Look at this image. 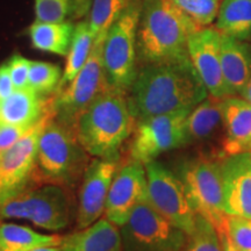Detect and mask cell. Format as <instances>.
Returning a JSON list of instances; mask_svg holds the SVG:
<instances>
[{"mask_svg": "<svg viewBox=\"0 0 251 251\" xmlns=\"http://www.w3.org/2000/svg\"><path fill=\"white\" fill-rule=\"evenodd\" d=\"M209 96L190 57L149 63L137 70L128 92L136 121L185 109H193Z\"/></svg>", "mask_w": 251, "mask_h": 251, "instance_id": "obj_1", "label": "cell"}, {"mask_svg": "<svg viewBox=\"0 0 251 251\" xmlns=\"http://www.w3.org/2000/svg\"><path fill=\"white\" fill-rule=\"evenodd\" d=\"M135 126L128 94L108 87L84 109L75 130L90 156L120 161L122 146L131 137Z\"/></svg>", "mask_w": 251, "mask_h": 251, "instance_id": "obj_2", "label": "cell"}, {"mask_svg": "<svg viewBox=\"0 0 251 251\" xmlns=\"http://www.w3.org/2000/svg\"><path fill=\"white\" fill-rule=\"evenodd\" d=\"M200 26L172 0H143L136 35L143 64L190 57L187 43Z\"/></svg>", "mask_w": 251, "mask_h": 251, "instance_id": "obj_3", "label": "cell"}, {"mask_svg": "<svg viewBox=\"0 0 251 251\" xmlns=\"http://www.w3.org/2000/svg\"><path fill=\"white\" fill-rule=\"evenodd\" d=\"M90 162L76 130L52 117L40 137L29 186L52 184L72 188L81 180Z\"/></svg>", "mask_w": 251, "mask_h": 251, "instance_id": "obj_4", "label": "cell"}, {"mask_svg": "<svg viewBox=\"0 0 251 251\" xmlns=\"http://www.w3.org/2000/svg\"><path fill=\"white\" fill-rule=\"evenodd\" d=\"M75 214L71 188L46 184L28 186L0 202V218L27 220L36 227L57 231L70 225Z\"/></svg>", "mask_w": 251, "mask_h": 251, "instance_id": "obj_5", "label": "cell"}, {"mask_svg": "<svg viewBox=\"0 0 251 251\" xmlns=\"http://www.w3.org/2000/svg\"><path fill=\"white\" fill-rule=\"evenodd\" d=\"M222 157L200 155L181 163L178 177L197 215L208 220L219 233L222 230L227 214L225 212Z\"/></svg>", "mask_w": 251, "mask_h": 251, "instance_id": "obj_6", "label": "cell"}, {"mask_svg": "<svg viewBox=\"0 0 251 251\" xmlns=\"http://www.w3.org/2000/svg\"><path fill=\"white\" fill-rule=\"evenodd\" d=\"M142 1L133 0L103 41L105 76L112 89L128 94L136 77V35Z\"/></svg>", "mask_w": 251, "mask_h": 251, "instance_id": "obj_7", "label": "cell"}, {"mask_svg": "<svg viewBox=\"0 0 251 251\" xmlns=\"http://www.w3.org/2000/svg\"><path fill=\"white\" fill-rule=\"evenodd\" d=\"M103 41H93L92 51L77 76L52 97L51 111L59 124L75 129L79 115L108 87L102 62Z\"/></svg>", "mask_w": 251, "mask_h": 251, "instance_id": "obj_8", "label": "cell"}, {"mask_svg": "<svg viewBox=\"0 0 251 251\" xmlns=\"http://www.w3.org/2000/svg\"><path fill=\"white\" fill-rule=\"evenodd\" d=\"M120 233L122 251H180L188 236L148 200L134 209Z\"/></svg>", "mask_w": 251, "mask_h": 251, "instance_id": "obj_9", "label": "cell"}, {"mask_svg": "<svg viewBox=\"0 0 251 251\" xmlns=\"http://www.w3.org/2000/svg\"><path fill=\"white\" fill-rule=\"evenodd\" d=\"M192 109L159 114L136 121L129 146V158L143 164L162 153L186 146L185 122Z\"/></svg>", "mask_w": 251, "mask_h": 251, "instance_id": "obj_10", "label": "cell"}, {"mask_svg": "<svg viewBox=\"0 0 251 251\" xmlns=\"http://www.w3.org/2000/svg\"><path fill=\"white\" fill-rule=\"evenodd\" d=\"M144 166L148 201L157 212L190 235L196 227L197 214L188 202L180 178L156 159Z\"/></svg>", "mask_w": 251, "mask_h": 251, "instance_id": "obj_11", "label": "cell"}, {"mask_svg": "<svg viewBox=\"0 0 251 251\" xmlns=\"http://www.w3.org/2000/svg\"><path fill=\"white\" fill-rule=\"evenodd\" d=\"M52 117V111H49L12 148L0 155V202L30 185L40 137Z\"/></svg>", "mask_w": 251, "mask_h": 251, "instance_id": "obj_12", "label": "cell"}, {"mask_svg": "<svg viewBox=\"0 0 251 251\" xmlns=\"http://www.w3.org/2000/svg\"><path fill=\"white\" fill-rule=\"evenodd\" d=\"M148 200V183L143 163L130 159L122 164L109 187L105 207V218L124 226L135 208Z\"/></svg>", "mask_w": 251, "mask_h": 251, "instance_id": "obj_13", "label": "cell"}, {"mask_svg": "<svg viewBox=\"0 0 251 251\" xmlns=\"http://www.w3.org/2000/svg\"><path fill=\"white\" fill-rule=\"evenodd\" d=\"M120 168V161L94 158L81 178L76 213V227H89L105 213L109 187Z\"/></svg>", "mask_w": 251, "mask_h": 251, "instance_id": "obj_14", "label": "cell"}, {"mask_svg": "<svg viewBox=\"0 0 251 251\" xmlns=\"http://www.w3.org/2000/svg\"><path fill=\"white\" fill-rule=\"evenodd\" d=\"M187 51L209 96L220 99L231 96L222 71L221 33L216 28H200L188 39Z\"/></svg>", "mask_w": 251, "mask_h": 251, "instance_id": "obj_15", "label": "cell"}, {"mask_svg": "<svg viewBox=\"0 0 251 251\" xmlns=\"http://www.w3.org/2000/svg\"><path fill=\"white\" fill-rule=\"evenodd\" d=\"M225 212L251 219V152L222 157Z\"/></svg>", "mask_w": 251, "mask_h": 251, "instance_id": "obj_16", "label": "cell"}, {"mask_svg": "<svg viewBox=\"0 0 251 251\" xmlns=\"http://www.w3.org/2000/svg\"><path fill=\"white\" fill-rule=\"evenodd\" d=\"M225 137L221 156L251 152V103L242 97L222 99Z\"/></svg>", "mask_w": 251, "mask_h": 251, "instance_id": "obj_17", "label": "cell"}, {"mask_svg": "<svg viewBox=\"0 0 251 251\" xmlns=\"http://www.w3.org/2000/svg\"><path fill=\"white\" fill-rule=\"evenodd\" d=\"M52 97L40 96L28 86L15 90L1 102L0 122L31 128L51 111Z\"/></svg>", "mask_w": 251, "mask_h": 251, "instance_id": "obj_18", "label": "cell"}, {"mask_svg": "<svg viewBox=\"0 0 251 251\" xmlns=\"http://www.w3.org/2000/svg\"><path fill=\"white\" fill-rule=\"evenodd\" d=\"M63 251H122L120 227L108 219H99L89 227L63 237Z\"/></svg>", "mask_w": 251, "mask_h": 251, "instance_id": "obj_19", "label": "cell"}, {"mask_svg": "<svg viewBox=\"0 0 251 251\" xmlns=\"http://www.w3.org/2000/svg\"><path fill=\"white\" fill-rule=\"evenodd\" d=\"M224 77L231 96H241L251 78V47L246 41L221 34Z\"/></svg>", "mask_w": 251, "mask_h": 251, "instance_id": "obj_20", "label": "cell"}, {"mask_svg": "<svg viewBox=\"0 0 251 251\" xmlns=\"http://www.w3.org/2000/svg\"><path fill=\"white\" fill-rule=\"evenodd\" d=\"M222 126L225 128L222 99L208 96L187 115L185 122L186 146L211 139Z\"/></svg>", "mask_w": 251, "mask_h": 251, "instance_id": "obj_21", "label": "cell"}, {"mask_svg": "<svg viewBox=\"0 0 251 251\" xmlns=\"http://www.w3.org/2000/svg\"><path fill=\"white\" fill-rule=\"evenodd\" d=\"M75 28L71 23H41L35 21L28 29L30 42L37 50L59 56H68Z\"/></svg>", "mask_w": 251, "mask_h": 251, "instance_id": "obj_22", "label": "cell"}, {"mask_svg": "<svg viewBox=\"0 0 251 251\" xmlns=\"http://www.w3.org/2000/svg\"><path fill=\"white\" fill-rule=\"evenodd\" d=\"M215 28L241 41L251 39V0H222Z\"/></svg>", "mask_w": 251, "mask_h": 251, "instance_id": "obj_23", "label": "cell"}, {"mask_svg": "<svg viewBox=\"0 0 251 251\" xmlns=\"http://www.w3.org/2000/svg\"><path fill=\"white\" fill-rule=\"evenodd\" d=\"M59 235H45L15 224L0 225V248L12 251H30L40 247L61 246Z\"/></svg>", "mask_w": 251, "mask_h": 251, "instance_id": "obj_24", "label": "cell"}, {"mask_svg": "<svg viewBox=\"0 0 251 251\" xmlns=\"http://www.w3.org/2000/svg\"><path fill=\"white\" fill-rule=\"evenodd\" d=\"M93 41L94 39L92 33H91L89 21H81V23L77 24L57 91L62 90L69 83H71L72 79L77 76L78 72L83 69L86 61L89 59L91 51H92Z\"/></svg>", "mask_w": 251, "mask_h": 251, "instance_id": "obj_25", "label": "cell"}, {"mask_svg": "<svg viewBox=\"0 0 251 251\" xmlns=\"http://www.w3.org/2000/svg\"><path fill=\"white\" fill-rule=\"evenodd\" d=\"M133 0H93L90 9V29L94 41H105L109 28Z\"/></svg>", "mask_w": 251, "mask_h": 251, "instance_id": "obj_26", "label": "cell"}, {"mask_svg": "<svg viewBox=\"0 0 251 251\" xmlns=\"http://www.w3.org/2000/svg\"><path fill=\"white\" fill-rule=\"evenodd\" d=\"M62 70L58 65L47 62L30 63L28 87L42 97H50L56 93L62 79Z\"/></svg>", "mask_w": 251, "mask_h": 251, "instance_id": "obj_27", "label": "cell"}, {"mask_svg": "<svg viewBox=\"0 0 251 251\" xmlns=\"http://www.w3.org/2000/svg\"><path fill=\"white\" fill-rule=\"evenodd\" d=\"M180 251H224L219 230L208 220L197 215L196 227Z\"/></svg>", "mask_w": 251, "mask_h": 251, "instance_id": "obj_28", "label": "cell"}, {"mask_svg": "<svg viewBox=\"0 0 251 251\" xmlns=\"http://www.w3.org/2000/svg\"><path fill=\"white\" fill-rule=\"evenodd\" d=\"M200 27L212 25L218 17L222 0H172Z\"/></svg>", "mask_w": 251, "mask_h": 251, "instance_id": "obj_29", "label": "cell"}, {"mask_svg": "<svg viewBox=\"0 0 251 251\" xmlns=\"http://www.w3.org/2000/svg\"><path fill=\"white\" fill-rule=\"evenodd\" d=\"M220 233H225L238 251H251V219L227 215Z\"/></svg>", "mask_w": 251, "mask_h": 251, "instance_id": "obj_30", "label": "cell"}, {"mask_svg": "<svg viewBox=\"0 0 251 251\" xmlns=\"http://www.w3.org/2000/svg\"><path fill=\"white\" fill-rule=\"evenodd\" d=\"M74 13V0H35L36 20L41 23H64Z\"/></svg>", "mask_w": 251, "mask_h": 251, "instance_id": "obj_31", "label": "cell"}, {"mask_svg": "<svg viewBox=\"0 0 251 251\" xmlns=\"http://www.w3.org/2000/svg\"><path fill=\"white\" fill-rule=\"evenodd\" d=\"M30 63L31 61L25 58L20 54H14L6 63L9 69V74H11L15 90L25 89V87L28 86Z\"/></svg>", "mask_w": 251, "mask_h": 251, "instance_id": "obj_32", "label": "cell"}, {"mask_svg": "<svg viewBox=\"0 0 251 251\" xmlns=\"http://www.w3.org/2000/svg\"><path fill=\"white\" fill-rule=\"evenodd\" d=\"M30 128L0 122V155L14 146Z\"/></svg>", "mask_w": 251, "mask_h": 251, "instance_id": "obj_33", "label": "cell"}, {"mask_svg": "<svg viewBox=\"0 0 251 251\" xmlns=\"http://www.w3.org/2000/svg\"><path fill=\"white\" fill-rule=\"evenodd\" d=\"M15 91L7 64L0 67V102L6 100Z\"/></svg>", "mask_w": 251, "mask_h": 251, "instance_id": "obj_34", "label": "cell"}, {"mask_svg": "<svg viewBox=\"0 0 251 251\" xmlns=\"http://www.w3.org/2000/svg\"><path fill=\"white\" fill-rule=\"evenodd\" d=\"M93 0H74V14L76 18H83L91 9Z\"/></svg>", "mask_w": 251, "mask_h": 251, "instance_id": "obj_35", "label": "cell"}, {"mask_svg": "<svg viewBox=\"0 0 251 251\" xmlns=\"http://www.w3.org/2000/svg\"><path fill=\"white\" fill-rule=\"evenodd\" d=\"M220 236H221L222 246H224V251H238L236 248L233 246V243L229 241V238L226 236L225 233H220Z\"/></svg>", "mask_w": 251, "mask_h": 251, "instance_id": "obj_36", "label": "cell"}, {"mask_svg": "<svg viewBox=\"0 0 251 251\" xmlns=\"http://www.w3.org/2000/svg\"><path fill=\"white\" fill-rule=\"evenodd\" d=\"M241 97L244 98L247 100V101H249L251 103V78L248 81V84L244 87V90L242 91V93H241Z\"/></svg>", "mask_w": 251, "mask_h": 251, "instance_id": "obj_37", "label": "cell"}, {"mask_svg": "<svg viewBox=\"0 0 251 251\" xmlns=\"http://www.w3.org/2000/svg\"><path fill=\"white\" fill-rule=\"evenodd\" d=\"M30 251H63L61 249V247L57 246V247H40V248H36V249H33Z\"/></svg>", "mask_w": 251, "mask_h": 251, "instance_id": "obj_38", "label": "cell"}, {"mask_svg": "<svg viewBox=\"0 0 251 251\" xmlns=\"http://www.w3.org/2000/svg\"><path fill=\"white\" fill-rule=\"evenodd\" d=\"M0 251H12V250H8V249H4V248H0Z\"/></svg>", "mask_w": 251, "mask_h": 251, "instance_id": "obj_39", "label": "cell"}, {"mask_svg": "<svg viewBox=\"0 0 251 251\" xmlns=\"http://www.w3.org/2000/svg\"><path fill=\"white\" fill-rule=\"evenodd\" d=\"M0 109H1V102H0Z\"/></svg>", "mask_w": 251, "mask_h": 251, "instance_id": "obj_40", "label": "cell"}, {"mask_svg": "<svg viewBox=\"0 0 251 251\" xmlns=\"http://www.w3.org/2000/svg\"><path fill=\"white\" fill-rule=\"evenodd\" d=\"M0 225H1V218H0Z\"/></svg>", "mask_w": 251, "mask_h": 251, "instance_id": "obj_41", "label": "cell"}]
</instances>
